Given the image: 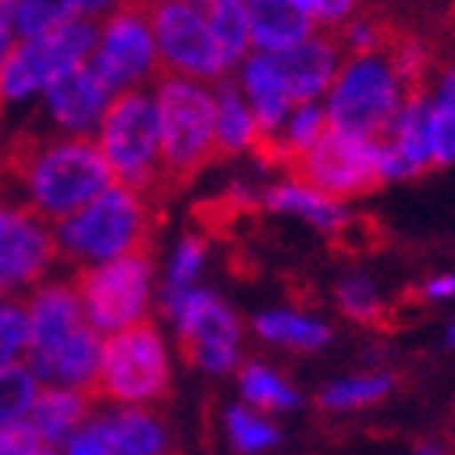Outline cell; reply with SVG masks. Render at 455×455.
Returning <instances> with one entry per match:
<instances>
[{"label":"cell","instance_id":"ac0fdd59","mask_svg":"<svg viewBox=\"0 0 455 455\" xmlns=\"http://www.w3.org/2000/svg\"><path fill=\"white\" fill-rule=\"evenodd\" d=\"M95 394L82 387H66V384H56V387L39 390L36 403H33V413H29V423L39 433L43 443L49 446H62L76 436L78 429L88 427L92 419V410H95Z\"/></svg>","mask_w":455,"mask_h":455},{"label":"cell","instance_id":"60d3db41","mask_svg":"<svg viewBox=\"0 0 455 455\" xmlns=\"http://www.w3.org/2000/svg\"><path fill=\"white\" fill-rule=\"evenodd\" d=\"M419 455H439V452H436V449H423Z\"/></svg>","mask_w":455,"mask_h":455},{"label":"cell","instance_id":"9a60e30c","mask_svg":"<svg viewBox=\"0 0 455 455\" xmlns=\"http://www.w3.org/2000/svg\"><path fill=\"white\" fill-rule=\"evenodd\" d=\"M46 111L62 133H92L95 137L98 121L111 101V88L101 82L92 59L62 68L46 85Z\"/></svg>","mask_w":455,"mask_h":455},{"label":"cell","instance_id":"e575fe53","mask_svg":"<svg viewBox=\"0 0 455 455\" xmlns=\"http://www.w3.org/2000/svg\"><path fill=\"white\" fill-rule=\"evenodd\" d=\"M66 455H117V452H114L105 443V436L88 423L85 429H78L76 436L66 443Z\"/></svg>","mask_w":455,"mask_h":455},{"label":"cell","instance_id":"f35d334b","mask_svg":"<svg viewBox=\"0 0 455 455\" xmlns=\"http://www.w3.org/2000/svg\"><path fill=\"white\" fill-rule=\"evenodd\" d=\"M0 455H10V449H7V436H4V429H0Z\"/></svg>","mask_w":455,"mask_h":455},{"label":"cell","instance_id":"277c9868","mask_svg":"<svg viewBox=\"0 0 455 455\" xmlns=\"http://www.w3.org/2000/svg\"><path fill=\"white\" fill-rule=\"evenodd\" d=\"M95 140L111 166L114 182L143 192L153 202L166 199L160 117H156V101L150 92H143V88L114 92L101 121H98Z\"/></svg>","mask_w":455,"mask_h":455},{"label":"cell","instance_id":"6da1fadb","mask_svg":"<svg viewBox=\"0 0 455 455\" xmlns=\"http://www.w3.org/2000/svg\"><path fill=\"white\" fill-rule=\"evenodd\" d=\"M0 170L17 182L27 205L62 221L114 186V172L92 133H20L0 153Z\"/></svg>","mask_w":455,"mask_h":455},{"label":"cell","instance_id":"4fadbf2b","mask_svg":"<svg viewBox=\"0 0 455 455\" xmlns=\"http://www.w3.org/2000/svg\"><path fill=\"white\" fill-rule=\"evenodd\" d=\"M59 257L56 231L29 205L0 202V293L36 286Z\"/></svg>","mask_w":455,"mask_h":455},{"label":"cell","instance_id":"2e32d148","mask_svg":"<svg viewBox=\"0 0 455 455\" xmlns=\"http://www.w3.org/2000/svg\"><path fill=\"white\" fill-rule=\"evenodd\" d=\"M274 59L286 78L293 105H306V101H315L323 92H329L345 52H341L339 39L332 36V29H323V33L315 29L303 43H296L283 52H274Z\"/></svg>","mask_w":455,"mask_h":455},{"label":"cell","instance_id":"5bb4252c","mask_svg":"<svg viewBox=\"0 0 455 455\" xmlns=\"http://www.w3.org/2000/svg\"><path fill=\"white\" fill-rule=\"evenodd\" d=\"M29 313V341L27 358L39 380H46L49 364L72 335L85 325L82 299H78L76 280H56V283L36 286L33 299L27 303Z\"/></svg>","mask_w":455,"mask_h":455},{"label":"cell","instance_id":"4dcf8cb0","mask_svg":"<svg viewBox=\"0 0 455 455\" xmlns=\"http://www.w3.org/2000/svg\"><path fill=\"white\" fill-rule=\"evenodd\" d=\"M202 264H205V237L202 235H186L172 254L170 274H166V290H163V299H166V309H170L182 293H189L196 276L202 274Z\"/></svg>","mask_w":455,"mask_h":455},{"label":"cell","instance_id":"ab89813d","mask_svg":"<svg viewBox=\"0 0 455 455\" xmlns=\"http://www.w3.org/2000/svg\"><path fill=\"white\" fill-rule=\"evenodd\" d=\"M446 341H449V345H455V323L449 325V335H446Z\"/></svg>","mask_w":455,"mask_h":455},{"label":"cell","instance_id":"836d02e7","mask_svg":"<svg viewBox=\"0 0 455 455\" xmlns=\"http://www.w3.org/2000/svg\"><path fill=\"white\" fill-rule=\"evenodd\" d=\"M309 4V10H313L315 17V27L323 29H335L341 27L345 20H351L355 13H361V4L364 0H306Z\"/></svg>","mask_w":455,"mask_h":455},{"label":"cell","instance_id":"ffe728a7","mask_svg":"<svg viewBox=\"0 0 455 455\" xmlns=\"http://www.w3.org/2000/svg\"><path fill=\"white\" fill-rule=\"evenodd\" d=\"M92 427L117 455H172L166 423L150 407H117Z\"/></svg>","mask_w":455,"mask_h":455},{"label":"cell","instance_id":"484cf974","mask_svg":"<svg viewBox=\"0 0 455 455\" xmlns=\"http://www.w3.org/2000/svg\"><path fill=\"white\" fill-rule=\"evenodd\" d=\"M254 332L270 345H283L293 351H315L329 341V325L299 313H264L254 319Z\"/></svg>","mask_w":455,"mask_h":455},{"label":"cell","instance_id":"7402d4cb","mask_svg":"<svg viewBox=\"0 0 455 455\" xmlns=\"http://www.w3.org/2000/svg\"><path fill=\"white\" fill-rule=\"evenodd\" d=\"M260 202H264L270 212L299 215V219L315 225L319 231H329V235H339V228L348 221V212L341 209L339 199H329V196H323V192L313 189V186H306V182L293 180V176L286 182L270 186Z\"/></svg>","mask_w":455,"mask_h":455},{"label":"cell","instance_id":"603a6c76","mask_svg":"<svg viewBox=\"0 0 455 455\" xmlns=\"http://www.w3.org/2000/svg\"><path fill=\"white\" fill-rule=\"evenodd\" d=\"M101 355H105L101 332L85 323L62 348H59V355L52 358V364H49L46 380L66 384V387H82L95 394V380H98V371H101Z\"/></svg>","mask_w":455,"mask_h":455},{"label":"cell","instance_id":"7a4b0ae2","mask_svg":"<svg viewBox=\"0 0 455 455\" xmlns=\"http://www.w3.org/2000/svg\"><path fill=\"white\" fill-rule=\"evenodd\" d=\"M160 117V156L166 196L189 186L209 163L219 160L215 143V88L199 78L163 72L153 78Z\"/></svg>","mask_w":455,"mask_h":455},{"label":"cell","instance_id":"d4e9b609","mask_svg":"<svg viewBox=\"0 0 455 455\" xmlns=\"http://www.w3.org/2000/svg\"><path fill=\"white\" fill-rule=\"evenodd\" d=\"M205 17H209L212 36L219 43L221 59H225L228 72L244 62L254 49L251 36V17H247V0H209L205 4Z\"/></svg>","mask_w":455,"mask_h":455},{"label":"cell","instance_id":"f546056e","mask_svg":"<svg viewBox=\"0 0 455 455\" xmlns=\"http://www.w3.org/2000/svg\"><path fill=\"white\" fill-rule=\"evenodd\" d=\"M225 429H228L231 446H235L241 455L267 452L270 446L280 443V429H276L274 423H267V419L260 417V410H251V407H231L228 410Z\"/></svg>","mask_w":455,"mask_h":455},{"label":"cell","instance_id":"83f0119b","mask_svg":"<svg viewBox=\"0 0 455 455\" xmlns=\"http://www.w3.org/2000/svg\"><path fill=\"white\" fill-rule=\"evenodd\" d=\"M241 394L254 410H293L299 407V394L286 378L264 364H244L241 368Z\"/></svg>","mask_w":455,"mask_h":455},{"label":"cell","instance_id":"8992f818","mask_svg":"<svg viewBox=\"0 0 455 455\" xmlns=\"http://www.w3.org/2000/svg\"><path fill=\"white\" fill-rule=\"evenodd\" d=\"M170 394V355L150 323L111 332L101 355L95 397L117 407H153Z\"/></svg>","mask_w":455,"mask_h":455},{"label":"cell","instance_id":"44dd1931","mask_svg":"<svg viewBox=\"0 0 455 455\" xmlns=\"http://www.w3.org/2000/svg\"><path fill=\"white\" fill-rule=\"evenodd\" d=\"M215 143H219L221 156H237V153H251L260 140V124L244 98L241 85L231 78L215 82Z\"/></svg>","mask_w":455,"mask_h":455},{"label":"cell","instance_id":"9c48e42d","mask_svg":"<svg viewBox=\"0 0 455 455\" xmlns=\"http://www.w3.org/2000/svg\"><path fill=\"white\" fill-rule=\"evenodd\" d=\"M150 251H133V254L114 257L105 264L82 267L76 276V290L82 299L85 323L108 335L140 323L150 306Z\"/></svg>","mask_w":455,"mask_h":455},{"label":"cell","instance_id":"d590c367","mask_svg":"<svg viewBox=\"0 0 455 455\" xmlns=\"http://www.w3.org/2000/svg\"><path fill=\"white\" fill-rule=\"evenodd\" d=\"M17 39V0H0V59L7 56Z\"/></svg>","mask_w":455,"mask_h":455},{"label":"cell","instance_id":"7c38bea8","mask_svg":"<svg viewBox=\"0 0 455 455\" xmlns=\"http://www.w3.org/2000/svg\"><path fill=\"white\" fill-rule=\"evenodd\" d=\"M170 315L180 329V348L189 364L209 374H225L235 368L241 323L219 296L192 286L170 306Z\"/></svg>","mask_w":455,"mask_h":455},{"label":"cell","instance_id":"8fae6325","mask_svg":"<svg viewBox=\"0 0 455 455\" xmlns=\"http://www.w3.org/2000/svg\"><path fill=\"white\" fill-rule=\"evenodd\" d=\"M92 66L111 92L140 88L147 78L160 76L163 66L156 39H153L147 0H127L101 20Z\"/></svg>","mask_w":455,"mask_h":455},{"label":"cell","instance_id":"f1b7e54d","mask_svg":"<svg viewBox=\"0 0 455 455\" xmlns=\"http://www.w3.org/2000/svg\"><path fill=\"white\" fill-rule=\"evenodd\" d=\"M394 390L390 374H358V378L335 380L319 394V407L323 410H361L384 400Z\"/></svg>","mask_w":455,"mask_h":455},{"label":"cell","instance_id":"cb8c5ba5","mask_svg":"<svg viewBox=\"0 0 455 455\" xmlns=\"http://www.w3.org/2000/svg\"><path fill=\"white\" fill-rule=\"evenodd\" d=\"M429 133H433V163H455V62L436 59L433 88H429Z\"/></svg>","mask_w":455,"mask_h":455},{"label":"cell","instance_id":"52a82bcc","mask_svg":"<svg viewBox=\"0 0 455 455\" xmlns=\"http://www.w3.org/2000/svg\"><path fill=\"white\" fill-rule=\"evenodd\" d=\"M95 43L98 23L92 17H72L43 36L17 39L0 59V114L20 105L23 98L46 92L62 68L92 59Z\"/></svg>","mask_w":455,"mask_h":455},{"label":"cell","instance_id":"74e56055","mask_svg":"<svg viewBox=\"0 0 455 455\" xmlns=\"http://www.w3.org/2000/svg\"><path fill=\"white\" fill-rule=\"evenodd\" d=\"M29 455H59V452H56V446H49V443H43V446L33 449V452H29Z\"/></svg>","mask_w":455,"mask_h":455},{"label":"cell","instance_id":"30bf717a","mask_svg":"<svg viewBox=\"0 0 455 455\" xmlns=\"http://www.w3.org/2000/svg\"><path fill=\"white\" fill-rule=\"evenodd\" d=\"M147 13L163 72L199 78L205 85L228 78V66L212 36L205 7L192 0H147Z\"/></svg>","mask_w":455,"mask_h":455},{"label":"cell","instance_id":"d6986e66","mask_svg":"<svg viewBox=\"0 0 455 455\" xmlns=\"http://www.w3.org/2000/svg\"><path fill=\"white\" fill-rule=\"evenodd\" d=\"M241 92L251 101L257 114V124H260V137L270 133L274 127L283 124V117L293 111V95L286 88V78L276 66L274 52H251L241 66Z\"/></svg>","mask_w":455,"mask_h":455},{"label":"cell","instance_id":"d6a6232c","mask_svg":"<svg viewBox=\"0 0 455 455\" xmlns=\"http://www.w3.org/2000/svg\"><path fill=\"white\" fill-rule=\"evenodd\" d=\"M29 341V313L23 303L4 299L0 303V364L17 361L20 351H27Z\"/></svg>","mask_w":455,"mask_h":455},{"label":"cell","instance_id":"e0dca14e","mask_svg":"<svg viewBox=\"0 0 455 455\" xmlns=\"http://www.w3.org/2000/svg\"><path fill=\"white\" fill-rule=\"evenodd\" d=\"M247 17L257 52H283L319 29L306 0H247Z\"/></svg>","mask_w":455,"mask_h":455},{"label":"cell","instance_id":"8d00e7d4","mask_svg":"<svg viewBox=\"0 0 455 455\" xmlns=\"http://www.w3.org/2000/svg\"><path fill=\"white\" fill-rule=\"evenodd\" d=\"M419 296H423V299H452L455 296V274H443V276L427 280L423 290H419Z\"/></svg>","mask_w":455,"mask_h":455},{"label":"cell","instance_id":"3957f363","mask_svg":"<svg viewBox=\"0 0 455 455\" xmlns=\"http://www.w3.org/2000/svg\"><path fill=\"white\" fill-rule=\"evenodd\" d=\"M156 205L160 202L147 199L143 192L114 182L68 219L56 221L59 254L78 267H92L133 251H150L153 228L160 221Z\"/></svg>","mask_w":455,"mask_h":455},{"label":"cell","instance_id":"1f68e13d","mask_svg":"<svg viewBox=\"0 0 455 455\" xmlns=\"http://www.w3.org/2000/svg\"><path fill=\"white\" fill-rule=\"evenodd\" d=\"M335 296H339L341 313L348 315V319H355V323L380 325L384 323V315H387L378 290H374L364 276H348V280H341Z\"/></svg>","mask_w":455,"mask_h":455},{"label":"cell","instance_id":"ba28073f","mask_svg":"<svg viewBox=\"0 0 455 455\" xmlns=\"http://www.w3.org/2000/svg\"><path fill=\"white\" fill-rule=\"evenodd\" d=\"M290 176L319 189L329 199H358L384 186L380 143L329 124L323 137L290 163Z\"/></svg>","mask_w":455,"mask_h":455},{"label":"cell","instance_id":"4316f807","mask_svg":"<svg viewBox=\"0 0 455 455\" xmlns=\"http://www.w3.org/2000/svg\"><path fill=\"white\" fill-rule=\"evenodd\" d=\"M39 397V378L29 364H0V429L23 423Z\"/></svg>","mask_w":455,"mask_h":455},{"label":"cell","instance_id":"5b68a950","mask_svg":"<svg viewBox=\"0 0 455 455\" xmlns=\"http://www.w3.org/2000/svg\"><path fill=\"white\" fill-rule=\"evenodd\" d=\"M325 95H329L325 101L329 124L358 137L380 140L413 92L397 72L394 59L387 56V49H374L341 59Z\"/></svg>","mask_w":455,"mask_h":455}]
</instances>
